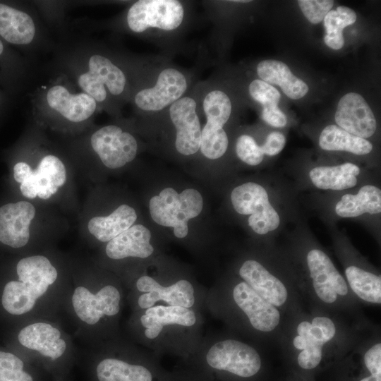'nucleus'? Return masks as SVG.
<instances>
[{
  "mask_svg": "<svg viewBox=\"0 0 381 381\" xmlns=\"http://www.w3.org/2000/svg\"><path fill=\"white\" fill-rule=\"evenodd\" d=\"M121 294L113 285H106L97 291L87 286L75 287L71 296V308L85 326H95L106 317L116 315L120 310Z\"/></svg>",
  "mask_w": 381,
  "mask_h": 381,
  "instance_id": "4468645a",
  "label": "nucleus"
},
{
  "mask_svg": "<svg viewBox=\"0 0 381 381\" xmlns=\"http://www.w3.org/2000/svg\"><path fill=\"white\" fill-rule=\"evenodd\" d=\"M11 96L12 95L0 86V120L10 108Z\"/></svg>",
  "mask_w": 381,
  "mask_h": 381,
  "instance_id": "58836bf2",
  "label": "nucleus"
},
{
  "mask_svg": "<svg viewBox=\"0 0 381 381\" xmlns=\"http://www.w3.org/2000/svg\"><path fill=\"white\" fill-rule=\"evenodd\" d=\"M202 206L201 194L193 188L178 193L172 188H166L149 202L152 219L159 225L173 227L174 235L179 238L187 236L188 220L198 216Z\"/></svg>",
  "mask_w": 381,
  "mask_h": 381,
  "instance_id": "423d86ee",
  "label": "nucleus"
},
{
  "mask_svg": "<svg viewBox=\"0 0 381 381\" xmlns=\"http://www.w3.org/2000/svg\"><path fill=\"white\" fill-rule=\"evenodd\" d=\"M333 212L342 219L378 217L381 214V189L376 185L361 186L355 193H346L334 202Z\"/></svg>",
  "mask_w": 381,
  "mask_h": 381,
  "instance_id": "412c9836",
  "label": "nucleus"
},
{
  "mask_svg": "<svg viewBox=\"0 0 381 381\" xmlns=\"http://www.w3.org/2000/svg\"><path fill=\"white\" fill-rule=\"evenodd\" d=\"M16 279L5 284L1 304L13 315L31 313L49 295L56 284L59 272L49 259L42 255L23 258L16 266Z\"/></svg>",
  "mask_w": 381,
  "mask_h": 381,
  "instance_id": "7ed1b4c3",
  "label": "nucleus"
},
{
  "mask_svg": "<svg viewBox=\"0 0 381 381\" xmlns=\"http://www.w3.org/2000/svg\"><path fill=\"white\" fill-rule=\"evenodd\" d=\"M92 375L95 381H155L156 378L146 365L115 357H106L95 362Z\"/></svg>",
  "mask_w": 381,
  "mask_h": 381,
  "instance_id": "393cba45",
  "label": "nucleus"
},
{
  "mask_svg": "<svg viewBox=\"0 0 381 381\" xmlns=\"http://www.w3.org/2000/svg\"><path fill=\"white\" fill-rule=\"evenodd\" d=\"M299 7L311 23L317 24L324 20L334 5L332 0H299Z\"/></svg>",
  "mask_w": 381,
  "mask_h": 381,
  "instance_id": "c9c22d12",
  "label": "nucleus"
},
{
  "mask_svg": "<svg viewBox=\"0 0 381 381\" xmlns=\"http://www.w3.org/2000/svg\"><path fill=\"white\" fill-rule=\"evenodd\" d=\"M89 143L102 164L112 169L132 162L138 152L135 138L114 124L102 126L92 132Z\"/></svg>",
  "mask_w": 381,
  "mask_h": 381,
  "instance_id": "f8f14e48",
  "label": "nucleus"
},
{
  "mask_svg": "<svg viewBox=\"0 0 381 381\" xmlns=\"http://www.w3.org/2000/svg\"><path fill=\"white\" fill-rule=\"evenodd\" d=\"M356 18V12L346 6H340L336 10H330L323 20L325 44L334 50L341 49L344 44L343 30L354 23Z\"/></svg>",
  "mask_w": 381,
  "mask_h": 381,
  "instance_id": "2f4dec72",
  "label": "nucleus"
},
{
  "mask_svg": "<svg viewBox=\"0 0 381 381\" xmlns=\"http://www.w3.org/2000/svg\"><path fill=\"white\" fill-rule=\"evenodd\" d=\"M136 219L135 210L123 204L107 216H97L90 219L87 229L98 241L109 242L133 226Z\"/></svg>",
  "mask_w": 381,
  "mask_h": 381,
  "instance_id": "cd10ccee",
  "label": "nucleus"
},
{
  "mask_svg": "<svg viewBox=\"0 0 381 381\" xmlns=\"http://www.w3.org/2000/svg\"><path fill=\"white\" fill-rule=\"evenodd\" d=\"M12 174L14 181L19 183L21 194L29 199L37 196L47 200L66 181V167L62 160L54 154L43 155L35 169H32L25 161L15 162Z\"/></svg>",
  "mask_w": 381,
  "mask_h": 381,
  "instance_id": "0eeeda50",
  "label": "nucleus"
},
{
  "mask_svg": "<svg viewBox=\"0 0 381 381\" xmlns=\"http://www.w3.org/2000/svg\"><path fill=\"white\" fill-rule=\"evenodd\" d=\"M196 321L195 313L187 308L174 306H157L147 308L140 318V322L145 328V335L155 339L160 334L164 326L179 325L193 326Z\"/></svg>",
  "mask_w": 381,
  "mask_h": 381,
  "instance_id": "a878e982",
  "label": "nucleus"
},
{
  "mask_svg": "<svg viewBox=\"0 0 381 381\" xmlns=\"http://www.w3.org/2000/svg\"><path fill=\"white\" fill-rule=\"evenodd\" d=\"M230 198L238 214L248 216V224L256 234H271L282 227V212L271 190L263 185L253 181L240 184L232 190Z\"/></svg>",
  "mask_w": 381,
  "mask_h": 381,
  "instance_id": "39448f33",
  "label": "nucleus"
},
{
  "mask_svg": "<svg viewBox=\"0 0 381 381\" xmlns=\"http://www.w3.org/2000/svg\"><path fill=\"white\" fill-rule=\"evenodd\" d=\"M18 340L56 379L64 378L69 368V350L65 335L58 327L47 321L30 322L19 331Z\"/></svg>",
  "mask_w": 381,
  "mask_h": 381,
  "instance_id": "20e7f679",
  "label": "nucleus"
},
{
  "mask_svg": "<svg viewBox=\"0 0 381 381\" xmlns=\"http://www.w3.org/2000/svg\"><path fill=\"white\" fill-rule=\"evenodd\" d=\"M239 275L254 291L274 306H280L286 302L285 286L259 262L245 261L239 269Z\"/></svg>",
  "mask_w": 381,
  "mask_h": 381,
  "instance_id": "5701e85b",
  "label": "nucleus"
},
{
  "mask_svg": "<svg viewBox=\"0 0 381 381\" xmlns=\"http://www.w3.org/2000/svg\"><path fill=\"white\" fill-rule=\"evenodd\" d=\"M151 233L142 224H135L109 241L106 246L107 255L113 260L128 257L145 258L154 251L150 241Z\"/></svg>",
  "mask_w": 381,
  "mask_h": 381,
  "instance_id": "b1692460",
  "label": "nucleus"
},
{
  "mask_svg": "<svg viewBox=\"0 0 381 381\" xmlns=\"http://www.w3.org/2000/svg\"><path fill=\"white\" fill-rule=\"evenodd\" d=\"M306 263L315 291L322 301L331 303L337 300V294H347L344 277L324 251L316 248L310 249L306 255Z\"/></svg>",
  "mask_w": 381,
  "mask_h": 381,
  "instance_id": "dca6fc26",
  "label": "nucleus"
},
{
  "mask_svg": "<svg viewBox=\"0 0 381 381\" xmlns=\"http://www.w3.org/2000/svg\"><path fill=\"white\" fill-rule=\"evenodd\" d=\"M185 8L176 0H139L128 8L125 22L134 33H143L150 28L173 31L183 22Z\"/></svg>",
  "mask_w": 381,
  "mask_h": 381,
  "instance_id": "1a4fd4ad",
  "label": "nucleus"
},
{
  "mask_svg": "<svg viewBox=\"0 0 381 381\" xmlns=\"http://www.w3.org/2000/svg\"><path fill=\"white\" fill-rule=\"evenodd\" d=\"M138 291L145 292L138 298L141 308L152 307L159 301L170 306L190 308L195 303L194 289L187 280L181 279L169 286H162L149 276L140 277L136 282Z\"/></svg>",
  "mask_w": 381,
  "mask_h": 381,
  "instance_id": "6ab92c4d",
  "label": "nucleus"
},
{
  "mask_svg": "<svg viewBox=\"0 0 381 381\" xmlns=\"http://www.w3.org/2000/svg\"><path fill=\"white\" fill-rule=\"evenodd\" d=\"M233 297L255 329L262 332H270L279 325V310L274 305L259 296L245 282L234 287Z\"/></svg>",
  "mask_w": 381,
  "mask_h": 381,
  "instance_id": "aec40b11",
  "label": "nucleus"
},
{
  "mask_svg": "<svg viewBox=\"0 0 381 381\" xmlns=\"http://www.w3.org/2000/svg\"><path fill=\"white\" fill-rule=\"evenodd\" d=\"M347 281L353 292L362 300L381 303V277L356 265L345 270Z\"/></svg>",
  "mask_w": 381,
  "mask_h": 381,
  "instance_id": "7c9ffc66",
  "label": "nucleus"
},
{
  "mask_svg": "<svg viewBox=\"0 0 381 381\" xmlns=\"http://www.w3.org/2000/svg\"><path fill=\"white\" fill-rule=\"evenodd\" d=\"M364 362L371 375H381V344H376L365 354Z\"/></svg>",
  "mask_w": 381,
  "mask_h": 381,
  "instance_id": "4c0bfd02",
  "label": "nucleus"
},
{
  "mask_svg": "<svg viewBox=\"0 0 381 381\" xmlns=\"http://www.w3.org/2000/svg\"><path fill=\"white\" fill-rule=\"evenodd\" d=\"M27 75L25 60L0 38V86L13 96L20 90Z\"/></svg>",
  "mask_w": 381,
  "mask_h": 381,
  "instance_id": "c85d7f7f",
  "label": "nucleus"
},
{
  "mask_svg": "<svg viewBox=\"0 0 381 381\" xmlns=\"http://www.w3.org/2000/svg\"><path fill=\"white\" fill-rule=\"evenodd\" d=\"M36 210L28 201L9 202L0 206V243L12 248L25 246Z\"/></svg>",
  "mask_w": 381,
  "mask_h": 381,
  "instance_id": "f3484780",
  "label": "nucleus"
},
{
  "mask_svg": "<svg viewBox=\"0 0 381 381\" xmlns=\"http://www.w3.org/2000/svg\"><path fill=\"white\" fill-rule=\"evenodd\" d=\"M0 38L11 47L30 51L42 42L35 15L22 3L0 1Z\"/></svg>",
  "mask_w": 381,
  "mask_h": 381,
  "instance_id": "9d476101",
  "label": "nucleus"
},
{
  "mask_svg": "<svg viewBox=\"0 0 381 381\" xmlns=\"http://www.w3.org/2000/svg\"><path fill=\"white\" fill-rule=\"evenodd\" d=\"M235 148L237 157L249 166H258L263 161L265 155L260 145L250 135L238 136Z\"/></svg>",
  "mask_w": 381,
  "mask_h": 381,
  "instance_id": "f704fd0d",
  "label": "nucleus"
},
{
  "mask_svg": "<svg viewBox=\"0 0 381 381\" xmlns=\"http://www.w3.org/2000/svg\"><path fill=\"white\" fill-rule=\"evenodd\" d=\"M319 146L326 151H343L366 155L373 149L368 140L352 135L335 124L327 126L319 136Z\"/></svg>",
  "mask_w": 381,
  "mask_h": 381,
  "instance_id": "c756f323",
  "label": "nucleus"
},
{
  "mask_svg": "<svg viewBox=\"0 0 381 381\" xmlns=\"http://www.w3.org/2000/svg\"><path fill=\"white\" fill-rule=\"evenodd\" d=\"M361 381H381V375H370L362 379Z\"/></svg>",
  "mask_w": 381,
  "mask_h": 381,
  "instance_id": "ea45409f",
  "label": "nucleus"
},
{
  "mask_svg": "<svg viewBox=\"0 0 381 381\" xmlns=\"http://www.w3.org/2000/svg\"><path fill=\"white\" fill-rule=\"evenodd\" d=\"M197 106L194 98L183 96L169 107L176 131L175 147L183 155H192L200 150L202 128Z\"/></svg>",
  "mask_w": 381,
  "mask_h": 381,
  "instance_id": "2eb2a0df",
  "label": "nucleus"
},
{
  "mask_svg": "<svg viewBox=\"0 0 381 381\" xmlns=\"http://www.w3.org/2000/svg\"><path fill=\"white\" fill-rule=\"evenodd\" d=\"M206 122L201 131L200 150L209 159H217L226 152L229 138L224 129L231 114L228 95L219 89L208 90L202 101Z\"/></svg>",
  "mask_w": 381,
  "mask_h": 381,
  "instance_id": "6e6552de",
  "label": "nucleus"
},
{
  "mask_svg": "<svg viewBox=\"0 0 381 381\" xmlns=\"http://www.w3.org/2000/svg\"><path fill=\"white\" fill-rule=\"evenodd\" d=\"M363 172L352 162L332 166H316L311 168L308 179L315 188L322 190L344 191L357 186Z\"/></svg>",
  "mask_w": 381,
  "mask_h": 381,
  "instance_id": "4be33fe9",
  "label": "nucleus"
},
{
  "mask_svg": "<svg viewBox=\"0 0 381 381\" xmlns=\"http://www.w3.org/2000/svg\"><path fill=\"white\" fill-rule=\"evenodd\" d=\"M334 120L343 130L366 140L374 135L377 128L373 111L365 99L356 92L346 93L340 99Z\"/></svg>",
  "mask_w": 381,
  "mask_h": 381,
  "instance_id": "a211bd4d",
  "label": "nucleus"
},
{
  "mask_svg": "<svg viewBox=\"0 0 381 381\" xmlns=\"http://www.w3.org/2000/svg\"><path fill=\"white\" fill-rule=\"evenodd\" d=\"M205 359L211 369L243 378L255 375L261 368V359L256 350L233 339L214 344L207 351Z\"/></svg>",
  "mask_w": 381,
  "mask_h": 381,
  "instance_id": "ddd939ff",
  "label": "nucleus"
},
{
  "mask_svg": "<svg viewBox=\"0 0 381 381\" xmlns=\"http://www.w3.org/2000/svg\"><path fill=\"white\" fill-rule=\"evenodd\" d=\"M286 142V139L283 133L273 131L267 135L264 143L260 145V147L264 155L273 157L282 151Z\"/></svg>",
  "mask_w": 381,
  "mask_h": 381,
  "instance_id": "e433bc0d",
  "label": "nucleus"
},
{
  "mask_svg": "<svg viewBox=\"0 0 381 381\" xmlns=\"http://www.w3.org/2000/svg\"><path fill=\"white\" fill-rule=\"evenodd\" d=\"M186 75L174 67L160 71L152 86L132 91L130 99L139 111L157 112L183 97L188 88Z\"/></svg>",
  "mask_w": 381,
  "mask_h": 381,
  "instance_id": "9b49d317",
  "label": "nucleus"
},
{
  "mask_svg": "<svg viewBox=\"0 0 381 381\" xmlns=\"http://www.w3.org/2000/svg\"><path fill=\"white\" fill-rule=\"evenodd\" d=\"M0 381H39L35 370L17 355L0 351Z\"/></svg>",
  "mask_w": 381,
  "mask_h": 381,
  "instance_id": "473e14b6",
  "label": "nucleus"
},
{
  "mask_svg": "<svg viewBox=\"0 0 381 381\" xmlns=\"http://www.w3.org/2000/svg\"><path fill=\"white\" fill-rule=\"evenodd\" d=\"M55 381H65L64 378H59V379H56Z\"/></svg>",
  "mask_w": 381,
  "mask_h": 381,
  "instance_id": "a19ab883",
  "label": "nucleus"
},
{
  "mask_svg": "<svg viewBox=\"0 0 381 381\" xmlns=\"http://www.w3.org/2000/svg\"><path fill=\"white\" fill-rule=\"evenodd\" d=\"M59 75L40 87L32 96L35 117L52 126H78L87 124L99 110L96 101L65 75Z\"/></svg>",
  "mask_w": 381,
  "mask_h": 381,
  "instance_id": "f03ea898",
  "label": "nucleus"
},
{
  "mask_svg": "<svg viewBox=\"0 0 381 381\" xmlns=\"http://www.w3.org/2000/svg\"><path fill=\"white\" fill-rule=\"evenodd\" d=\"M257 73L262 80L279 85L291 99H298L308 92V85L294 75L288 66L278 60L267 59L257 66Z\"/></svg>",
  "mask_w": 381,
  "mask_h": 381,
  "instance_id": "bb28decb",
  "label": "nucleus"
},
{
  "mask_svg": "<svg viewBox=\"0 0 381 381\" xmlns=\"http://www.w3.org/2000/svg\"><path fill=\"white\" fill-rule=\"evenodd\" d=\"M248 91L250 97L262 104V111H268L279 108L278 103L281 95L270 84L262 80L255 79L249 84Z\"/></svg>",
  "mask_w": 381,
  "mask_h": 381,
  "instance_id": "72a5a7b5",
  "label": "nucleus"
},
{
  "mask_svg": "<svg viewBox=\"0 0 381 381\" xmlns=\"http://www.w3.org/2000/svg\"><path fill=\"white\" fill-rule=\"evenodd\" d=\"M57 68L80 91L92 97L99 110L119 111V104L130 99L128 71L92 42L84 41L62 48L58 52Z\"/></svg>",
  "mask_w": 381,
  "mask_h": 381,
  "instance_id": "f257e3e1",
  "label": "nucleus"
}]
</instances>
